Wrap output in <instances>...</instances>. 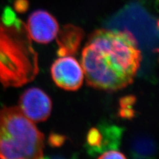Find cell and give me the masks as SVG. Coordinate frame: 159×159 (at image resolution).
<instances>
[{
	"label": "cell",
	"mask_w": 159,
	"mask_h": 159,
	"mask_svg": "<svg viewBox=\"0 0 159 159\" xmlns=\"http://www.w3.org/2000/svg\"><path fill=\"white\" fill-rule=\"evenodd\" d=\"M141 61L138 42L129 30L99 29L88 36L81 65L89 86L113 92L133 83Z\"/></svg>",
	"instance_id": "1"
},
{
	"label": "cell",
	"mask_w": 159,
	"mask_h": 159,
	"mask_svg": "<svg viewBox=\"0 0 159 159\" xmlns=\"http://www.w3.org/2000/svg\"><path fill=\"white\" fill-rule=\"evenodd\" d=\"M38 60L25 24L7 9L0 19V83L17 88L33 81L39 73Z\"/></svg>",
	"instance_id": "2"
},
{
	"label": "cell",
	"mask_w": 159,
	"mask_h": 159,
	"mask_svg": "<svg viewBox=\"0 0 159 159\" xmlns=\"http://www.w3.org/2000/svg\"><path fill=\"white\" fill-rule=\"evenodd\" d=\"M44 148V134L18 106L0 109V158H42Z\"/></svg>",
	"instance_id": "3"
},
{
	"label": "cell",
	"mask_w": 159,
	"mask_h": 159,
	"mask_svg": "<svg viewBox=\"0 0 159 159\" xmlns=\"http://www.w3.org/2000/svg\"><path fill=\"white\" fill-rule=\"evenodd\" d=\"M123 132L121 127L106 123L90 128L86 138L85 148L88 153L91 156H96L109 150H117Z\"/></svg>",
	"instance_id": "4"
},
{
	"label": "cell",
	"mask_w": 159,
	"mask_h": 159,
	"mask_svg": "<svg viewBox=\"0 0 159 159\" xmlns=\"http://www.w3.org/2000/svg\"><path fill=\"white\" fill-rule=\"evenodd\" d=\"M51 76L56 85L66 91H76L84 82L82 66L72 56L61 57L53 62Z\"/></svg>",
	"instance_id": "5"
},
{
	"label": "cell",
	"mask_w": 159,
	"mask_h": 159,
	"mask_svg": "<svg viewBox=\"0 0 159 159\" xmlns=\"http://www.w3.org/2000/svg\"><path fill=\"white\" fill-rule=\"evenodd\" d=\"M52 107L51 98L38 88L25 91L19 98L18 106L24 115L34 123L46 121L51 116Z\"/></svg>",
	"instance_id": "6"
},
{
	"label": "cell",
	"mask_w": 159,
	"mask_h": 159,
	"mask_svg": "<svg viewBox=\"0 0 159 159\" xmlns=\"http://www.w3.org/2000/svg\"><path fill=\"white\" fill-rule=\"evenodd\" d=\"M25 25L30 38L41 44L52 41L59 31L57 20L45 10H36L33 12Z\"/></svg>",
	"instance_id": "7"
},
{
	"label": "cell",
	"mask_w": 159,
	"mask_h": 159,
	"mask_svg": "<svg viewBox=\"0 0 159 159\" xmlns=\"http://www.w3.org/2000/svg\"><path fill=\"white\" fill-rule=\"evenodd\" d=\"M85 36L84 30L72 24H66L60 29L55 38L58 44V55L73 56L76 54Z\"/></svg>",
	"instance_id": "8"
},
{
	"label": "cell",
	"mask_w": 159,
	"mask_h": 159,
	"mask_svg": "<svg viewBox=\"0 0 159 159\" xmlns=\"http://www.w3.org/2000/svg\"><path fill=\"white\" fill-rule=\"evenodd\" d=\"M154 148V143L147 138L138 139L132 146L133 153L138 157H152Z\"/></svg>",
	"instance_id": "9"
},
{
	"label": "cell",
	"mask_w": 159,
	"mask_h": 159,
	"mask_svg": "<svg viewBox=\"0 0 159 159\" xmlns=\"http://www.w3.org/2000/svg\"><path fill=\"white\" fill-rule=\"evenodd\" d=\"M66 137L58 133H51L48 138L49 145L52 147H61L65 142Z\"/></svg>",
	"instance_id": "10"
},
{
	"label": "cell",
	"mask_w": 159,
	"mask_h": 159,
	"mask_svg": "<svg viewBox=\"0 0 159 159\" xmlns=\"http://www.w3.org/2000/svg\"><path fill=\"white\" fill-rule=\"evenodd\" d=\"M98 158H126V156L118 150L113 149L103 152L98 157Z\"/></svg>",
	"instance_id": "11"
},
{
	"label": "cell",
	"mask_w": 159,
	"mask_h": 159,
	"mask_svg": "<svg viewBox=\"0 0 159 159\" xmlns=\"http://www.w3.org/2000/svg\"><path fill=\"white\" fill-rule=\"evenodd\" d=\"M136 101L137 98L135 96H124L119 99V107H133Z\"/></svg>",
	"instance_id": "12"
},
{
	"label": "cell",
	"mask_w": 159,
	"mask_h": 159,
	"mask_svg": "<svg viewBox=\"0 0 159 159\" xmlns=\"http://www.w3.org/2000/svg\"><path fill=\"white\" fill-rule=\"evenodd\" d=\"M118 116L126 119H131L135 116V111L133 107H119Z\"/></svg>",
	"instance_id": "13"
},
{
	"label": "cell",
	"mask_w": 159,
	"mask_h": 159,
	"mask_svg": "<svg viewBox=\"0 0 159 159\" xmlns=\"http://www.w3.org/2000/svg\"><path fill=\"white\" fill-rule=\"evenodd\" d=\"M157 25L158 28L159 29V19H158V21H157Z\"/></svg>",
	"instance_id": "14"
}]
</instances>
